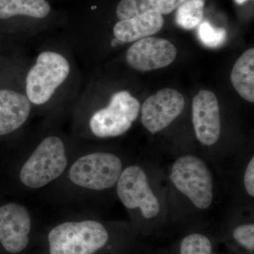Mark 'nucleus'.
<instances>
[{"label": "nucleus", "instance_id": "obj_15", "mask_svg": "<svg viewBox=\"0 0 254 254\" xmlns=\"http://www.w3.org/2000/svg\"><path fill=\"white\" fill-rule=\"evenodd\" d=\"M50 9L46 0H0V19L18 15L43 18L49 14Z\"/></svg>", "mask_w": 254, "mask_h": 254}, {"label": "nucleus", "instance_id": "obj_21", "mask_svg": "<svg viewBox=\"0 0 254 254\" xmlns=\"http://www.w3.org/2000/svg\"><path fill=\"white\" fill-rule=\"evenodd\" d=\"M186 1L187 0H150L153 9L162 15L170 14Z\"/></svg>", "mask_w": 254, "mask_h": 254}, {"label": "nucleus", "instance_id": "obj_5", "mask_svg": "<svg viewBox=\"0 0 254 254\" xmlns=\"http://www.w3.org/2000/svg\"><path fill=\"white\" fill-rule=\"evenodd\" d=\"M69 72L70 65L64 57L54 52H43L26 77L28 100L36 105L47 103Z\"/></svg>", "mask_w": 254, "mask_h": 254}, {"label": "nucleus", "instance_id": "obj_2", "mask_svg": "<svg viewBox=\"0 0 254 254\" xmlns=\"http://www.w3.org/2000/svg\"><path fill=\"white\" fill-rule=\"evenodd\" d=\"M67 165L66 150L61 138L47 137L23 165L20 180L28 188H42L61 176Z\"/></svg>", "mask_w": 254, "mask_h": 254}, {"label": "nucleus", "instance_id": "obj_11", "mask_svg": "<svg viewBox=\"0 0 254 254\" xmlns=\"http://www.w3.org/2000/svg\"><path fill=\"white\" fill-rule=\"evenodd\" d=\"M192 121L200 143L210 146L218 141L221 121L218 99L213 92L201 90L195 95L192 103Z\"/></svg>", "mask_w": 254, "mask_h": 254}, {"label": "nucleus", "instance_id": "obj_17", "mask_svg": "<svg viewBox=\"0 0 254 254\" xmlns=\"http://www.w3.org/2000/svg\"><path fill=\"white\" fill-rule=\"evenodd\" d=\"M198 37L203 46L210 48H218L226 41L227 31L222 28L214 27L208 21H202L198 26Z\"/></svg>", "mask_w": 254, "mask_h": 254}, {"label": "nucleus", "instance_id": "obj_4", "mask_svg": "<svg viewBox=\"0 0 254 254\" xmlns=\"http://www.w3.org/2000/svg\"><path fill=\"white\" fill-rule=\"evenodd\" d=\"M123 171V163L119 157L98 152L76 160L70 168L68 177L82 188L101 190L117 185Z\"/></svg>", "mask_w": 254, "mask_h": 254}, {"label": "nucleus", "instance_id": "obj_9", "mask_svg": "<svg viewBox=\"0 0 254 254\" xmlns=\"http://www.w3.org/2000/svg\"><path fill=\"white\" fill-rule=\"evenodd\" d=\"M177 55V48L168 40L148 37L128 48L126 60L133 69L148 71L166 67L175 61Z\"/></svg>", "mask_w": 254, "mask_h": 254}, {"label": "nucleus", "instance_id": "obj_8", "mask_svg": "<svg viewBox=\"0 0 254 254\" xmlns=\"http://www.w3.org/2000/svg\"><path fill=\"white\" fill-rule=\"evenodd\" d=\"M183 95L173 88H164L147 98L141 107L143 127L155 134L168 127L185 109Z\"/></svg>", "mask_w": 254, "mask_h": 254}, {"label": "nucleus", "instance_id": "obj_7", "mask_svg": "<svg viewBox=\"0 0 254 254\" xmlns=\"http://www.w3.org/2000/svg\"><path fill=\"white\" fill-rule=\"evenodd\" d=\"M117 191L127 208L140 209L146 219L158 215L160 202L150 188L146 174L139 166L131 165L123 170L117 183Z\"/></svg>", "mask_w": 254, "mask_h": 254}, {"label": "nucleus", "instance_id": "obj_12", "mask_svg": "<svg viewBox=\"0 0 254 254\" xmlns=\"http://www.w3.org/2000/svg\"><path fill=\"white\" fill-rule=\"evenodd\" d=\"M31 102L26 95L10 90L0 91V136L20 128L31 113Z\"/></svg>", "mask_w": 254, "mask_h": 254}, {"label": "nucleus", "instance_id": "obj_1", "mask_svg": "<svg viewBox=\"0 0 254 254\" xmlns=\"http://www.w3.org/2000/svg\"><path fill=\"white\" fill-rule=\"evenodd\" d=\"M108 240L106 229L95 220L64 222L48 235L50 254H94Z\"/></svg>", "mask_w": 254, "mask_h": 254}, {"label": "nucleus", "instance_id": "obj_22", "mask_svg": "<svg viewBox=\"0 0 254 254\" xmlns=\"http://www.w3.org/2000/svg\"><path fill=\"white\" fill-rule=\"evenodd\" d=\"M244 183L247 193L251 197H254V158L252 159L247 165L245 174Z\"/></svg>", "mask_w": 254, "mask_h": 254}, {"label": "nucleus", "instance_id": "obj_23", "mask_svg": "<svg viewBox=\"0 0 254 254\" xmlns=\"http://www.w3.org/2000/svg\"><path fill=\"white\" fill-rule=\"evenodd\" d=\"M235 1L237 4H242L246 2V1H248V0H235Z\"/></svg>", "mask_w": 254, "mask_h": 254}, {"label": "nucleus", "instance_id": "obj_18", "mask_svg": "<svg viewBox=\"0 0 254 254\" xmlns=\"http://www.w3.org/2000/svg\"><path fill=\"white\" fill-rule=\"evenodd\" d=\"M153 9L150 0H121L116 9L120 21L137 17Z\"/></svg>", "mask_w": 254, "mask_h": 254}, {"label": "nucleus", "instance_id": "obj_16", "mask_svg": "<svg viewBox=\"0 0 254 254\" xmlns=\"http://www.w3.org/2000/svg\"><path fill=\"white\" fill-rule=\"evenodd\" d=\"M204 4V0H187L177 9V24L186 30L199 26L203 19Z\"/></svg>", "mask_w": 254, "mask_h": 254}, {"label": "nucleus", "instance_id": "obj_13", "mask_svg": "<svg viewBox=\"0 0 254 254\" xmlns=\"http://www.w3.org/2000/svg\"><path fill=\"white\" fill-rule=\"evenodd\" d=\"M163 25V15L151 9L137 17L119 21L114 27V35L122 43H131L153 36Z\"/></svg>", "mask_w": 254, "mask_h": 254}, {"label": "nucleus", "instance_id": "obj_10", "mask_svg": "<svg viewBox=\"0 0 254 254\" xmlns=\"http://www.w3.org/2000/svg\"><path fill=\"white\" fill-rule=\"evenodd\" d=\"M31 229L28 209L18 203L0 207V242L11 254H18L27 247Z\"/></svg>", "mask_w": 254, "mask_h": 254}, {"label": "nucleus", "instance_id": "obj_20", "mask_svg": "<svg viewBox=\"0 0 254 254\" xmlns=\"http://www.w3.org/2000/svg\"><path fill=\"white\" fill-rule=\"evenodd\" d=\"M234 239L244 248L250 252L254 250V225L247 224L235 228L233 232Z\"/></svg>", "mask_w": 254, "mask_h": 254}, {"label": "nucleus", "instance_id": "obj_3", "mask_svg": "<svg viewBox=\"0 0 254 254\" xmlns=\"http://www.w3.org/2000/svg\"><path fill=\"white\" fill-rule=\"evenodd\" d=\"M170 177L177 190L196 208L205 210L211 205L213 177L201 158L188 155L177 159L172 167Z\"/></svg>", "mask_w": 254, "mask_h": 254}, {"label": "nucleus", "instance_id": "obj_19", "mask_svg": "<svg viewBox=\"0 0 254 254\" xmlns=\"http://www.w3.org/2000/svg\"><path fill=\"white\" fill-rule=\"evenodd\" d=\"M212 245L208 237L194 233L183 239L180 254H211Z\"/></svg>", "mask_w": 254, "mask_h": 254}, {"label": "nucleus", "instance_id": "obj_14", "mask_svg": "<svg viewBox=\"0 0 254 254\" xmlns=\"http://www.w3.org/2000/svg\"><path fill=\"white\" fill-rule=\"evenodd\" d=\"M232 86L242 98L254 102V50L250 48L243 53L232 68L230 76Z\"/></svg>", "mask_w": 254, "mask_h": 254}, {"label": "nucleus", "instance_id": "obj_6", "mask_svg": "<svg viewBox=\"0 0 254 254\" xmlns=\"http://www.w3.org/2000/svg\"><path fill=\"white\" fill-rule=\"evenodd\" d=\"M141 105L128 92H118L109 105L98 110L90 120V128L95 136L109 138L126 133L138 118Z\"/></svg>", "mask_w": 254, "mask_h": 254}]
</instances>
